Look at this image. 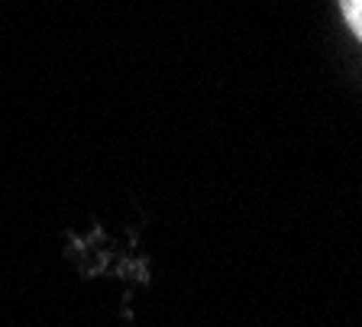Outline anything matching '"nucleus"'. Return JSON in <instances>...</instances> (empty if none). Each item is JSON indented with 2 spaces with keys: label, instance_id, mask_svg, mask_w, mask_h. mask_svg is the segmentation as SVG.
Wrapping results in <instances>:
<instances>
[{
  "label": "nucleus",
  "instance_id": "nucleus-1",
  "mask_svg": "<svg viewBox=\"0 0 362 327\" xmlns=\"http://www.w3.org/2000/svg\"><path fill=\"white\" fill-rule=\"evenodd\" d=\"M339 10H343V20L353 30V36L362 42V0H339Z\"/></svg>",
  "mask_w": 362,
  "mask_h": 327
}]
</instances>
